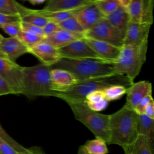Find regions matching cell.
I'll list each match as a JSON object with an SVG mask.
<instances>
[{
    "mask_svg": "<svg viewBox=\"0 0 154 154\" xmlns=\"http://www.w3.org/2000/svg\"><path fill=\"white\" fill-rule=\"evenodd\" d=\"M93 0H49L41 10L40 13H52L70 11L78 9L91 3Z\"/></svg>",
    "mask_w": 154,
    "mask_h": 154,
    "instance_id": "2e32d148",
    "label": "cell"
},
{
    "mask_svg": "<svg viewBox=\"0 0 154 154\" xmlns=\"http://www.w3.org/2000/svg\"><path fill=\"white\" fill-rule=\"evenodd\" d=\"M51 67L68 71L78 82L115 74L114 63L100 59L74 60L61 58Z\"/></svg>",
    "mask_w": 154,
    "mask_h": 154,
    "instance_id": "7a4b0ae2",
    "label": "cell"
},
{
    "mask_svg": "<svg viewBox=\"0 0 154 154\" xmlns=\"http://www.w3.org/2000/svg\"><path fill=\"white\" fill-rule=\"evenodd\" d=\"M0 28L11 37H17L19 32L21 30L20 22L1 25Z\"/></svg>",
    "mask_w": 154,
    "mask_h": 154,
    "instance_id": "d6a6232c",
    "label": "cell"
},
{
    "mask_svg": "<svg viewBox=\"0 0 154 154\" xmlns=\"http://www.w3.org/2000/svg\"><path fill=\"white\" fill-rule=\"evenodd\" d=\"M33 9L28 8L14 0H0V13L19 16L22 17L32 12Z\"/></svg>",
    "mask_w": 154,
    "mask_h": 154,
    "instance_id": "44dd1931",
    "label": "cell"
},
{
    "mask_svg": "<svg viewBox=\"0 0 154 154\" xmlns=\"http://www.w3.org/2000/svg\"><path fill=\"white\" fill-rule=\"evenodd\" d=\"M0 137L2 138L4 141H5L7 143H8L11 146H12L18 153L24 152L26 148L22 146L21 144L18 143L16 141H15L12 137H11L4 129L0 124Z\"/></svg>",
    "mask_w": 154,
    "mask_h": 154,
    "instance_id": "1f68e13d",
    "label": "cell"
},
{
    "mask_svg": "<svg viewBox=\"0 0 154 154\" xmlns=\"http://www.w3.org/2000/svg\"><path fill=\"white\" fill-rule=\"evenodd\" d=\"M50 66L39 63L31 67H22V94L29 99L38 96H53L55 92L51 81Z\"/></svg>",
    "mask_w": 154,
    "mask_h": 154,
    "instance_id": "277c9868",
    "label": "cell"
},
{
    "mask_svg": "<svg viewBox=\"0 0 154 154\" xmlns=\"http://www.w3.org/2000/svg\"><path fill=\"white\" fill-rule=\"evenodd\" d=\"M132 84L126 76L114 74L108 76L77 82L67 89L61 91H55V97L60 98L64 101L85 102L86 96L92 92L103 90L116 85L130 87Z\"/></svg>",
    "mask_w": 154,
    "mask_h": 154,
    "instance_id": "3957f363",
    "label": "cell"
},
{
    "mask_svg": "<svg viewBox=\"0 0 154 154\" xmlns=\"http://www.w3.org/2000/svg\"><path fill=\"white\" fill-rule=\"evenodd\" d=\"M0 56H1V57H4V58H6V57H5V56L4 55V54L1 52V49H0Z\"/></svg>",
    "mask_w": 154,
    "mask_h": 154,
    "instance_id": "f6af8a7d",
    "label": "cell"
},
{
    "mask_svg": "<svg viewBox=\"0 0 154 154\" xmlns=\"http://www.w3.org/2000/svg\"><path fill=\"white\" fill-rule=\"evenodd\" d=\"M129 88L125 85H116L104 89L102 92L105 99L109 102L122 97L124 94H126Z\"/></svg>",
    "mask_w": 154,
    "mask_h": 154,
    "instance_id": "f1b7e54d",
    "label": "cell"
},
{
    "mask_svg": "<svg viewBox=\"0 0 154 154\" xmlns=\"http://www.w3.org/2000/svg\"><path fill=\"white\" fill-rule=\"evenodd\" d=\"M84 37V34L74 33L61 29L51 35L45 37L43 40L58 49Z\"/></svg>",
    "mask_w": 154,
    "mask_h": 154,
    "instance_id": "d6986e66",
    "label": "cell"
},
{
    "mask_svg": "<svg viewBox=\"0 0 154 154\" xmlns=\"http://www.w3.org/2000/svg\"><path fill=\"white\" fill-rule=\"evenodd\" d=\"M148 40L139 45H123L115 63V74L126 76L134 83L146 60Z\"/></svg>",
    "mask_w": 154,
    "mask_h": 154,
    "instance_id": "5b68a950",
    "label": "cell"
},
{
    "mask_svg": "<svg viewBox=\"0 0 154 154\" xmlns=\"http://www.w3.org/2000/svg\"><path fill=\"white\" fill-rule=\"evenodd\" d=\"M61 58L74 60L100 59L87 43L84 38L74 41L67 46L58 49Z\"/></svg>",
    "mask_w": 154,
    "mask_h": 154,
    "instance_id": "30bf717a",
    "label": "cell"
},
{
    "mask_svg": "<svg viewBox=\"0 0 154 154\" xmlns=\"http://www.w3.org/2000/svg\"><path fill=\"white\" fill-rule=\"evenodd\" d=\"M137 130L138 135L145 136L154 144V119L145 114L138 115Z\"/></svg>",
    "mask_w": 154,
    "mask_h": 154,
    "instance_id": "cb8c5ba5",
    "label": "cell"
},
{
    "mask_svg": "<svg viewBox=\"0 0 154 154\" xmlns=\"http://www.w3.org/2000/svg\"><path fill=\"white\" fill-rule=\"evenodd\" d=\"M146 116L147 117L153 119H154V101L153 99L151 100L150 103L147 105L145 110H144V113Z\"/></svg>",
    "mask_w": 154,
    "mask_h": 154,
    "instance_id": "60d3db41",
    "label": "cell"
},
{
    "mask_svg": "<svg viewBox=\"0 0 154 154\" xmlns=\"http://www.w3.org/2000/svg\"><path fill=\"white\" fill-rule=\"evenodd\" d=\"M151 25L130 22L124 38V45H139L148 40Z\"/></svg>",
    "mask_w": 154,
    "mask_h": 154,
    "instance_id": "7c38bea8",
    "label": "cell"
},
{
    "mask_svg": "<svg viewBox=\"0 0 154 154\" xmlns=\"http://www.w3.org/2000/svg\"><path fill=\"white\" fill-rule=\"evenodd\" d=\"M0 49L5 57L10 61L16 63L21 55L28 53V48L17 37L4 38L0 43Z\"/></svg>",
    "mask_w": 154,
    "mask_h": 154,
    "instance_id": "e0dca14e",
    "label": "cell"
},
{
    "mask_svg": "<svg viewBox=\"0 0 154 154\" xmlns=\"http://www.w3.org/2000/svg\"><path fill=\"white\" fill-rule=\"evenodd\" d=\"M125 154H132V153H131V152H126V153H125Z\"/></svg>",
    "mask_w": 154,
    "mask_h": 154,
    "instance_id": "7dc6e473",
    "label": "cell"
},
{
    "mask_svg": "<svg viewBox=\"0 0 154 154\" xmlns=\"http://www.w3.org/2000/svg\"><path fill=\"white\" fill-rule=\"evenodd\" d=\"M28 2L33 5H41V4H43L44 2H45L46 1H45V0H29V1H28Z\"/></svg>",
    "mask_w": 154,
    "mask_h": 154,
    "instance_id": "b9f144b4",
    "label": "cell"
},
{
    "mask_svg": "<svg viewBox=\"0 0 154 154\" xmlns=\"http://www.w3.org/2000/svg\"><path fill=\"white\" fill-rule=\"evenodd\" d=\"M77 154H89V153L85 150V149L84 148V147L82 145L79 147L77 152Z\"/></svg>",
    "mask_w": 154,
    "mask_h": 154,
    "instance_id": "ee69618b",
    "label": "cell"
},
{
    "mask_svg": "<svg viewBox=\"0 0 154 154\" xmlns=\"http://www.w3.org/2000/svg\"><path fill=\"white\" fill-rule=\"evenodd\" d=\"M153 0H131L127 7L130 22L152 25L153 22Z\"/></svg>",
    "mask_w": 154,
    "mask_h": 154,
    "instance_id": "ba28073f",
    "label": "cell"
},
{
    "mask_svg": "<svg viewBox=\"0 0 154 154\" xmlns=\"http://www.w3.org/2000/svg\"><path fill=\"white\" fill-rule=\"evenodd\" d=\"M49 20L33 10L32 12L21 17V22L43 28Z\"/></svg>",
    "mask_w": 154,
    "mask_h": 154,
    "instance_id": "4dcf8cb0",
    "label": "cell"
},
{
    "mask_svg": "<svg viewBox=\"0 0 154 154\" xmlns=\"http://www.w3.org/2000/svg\"><path fill=\"white\" fill-rule=\"evenodd\" d=\"M58 25L61 29L69 32L82 34H84L85 32V31L81 26L75 17H70L58 23Z\"/></svg>",
    "mask_w": 154,
    "mask_h": 154,
    "instance_id": "f546056e",
    "label": "cell"
},
{
    "mask_svg": "<svg viewBox=\"0 0 154 154\" xmlns=\"http://www.w3.org/2000/svg\"><path fill=\"white\" fill-rule=\"evenodd\" d=\"M75 17L85 31L105 18L94 4V0L91 3L81 7Z\"/></svg>",
    "mask_w": 154,
    "mask_h": 154,
    "instance_id": "5bb4252c",
    "label": "cell"
},
{
    "mask_svg": "<svg viewBox=\"0 0 154 154\" xmlns=\"http://www.w3.org/2000/svg\"><path fill=\"white\" fill-rule=\"evenodd\" d=\"M43 32L45 37L51 35L61 29L57 23L49 20L43 28Z\"/></svg>",
    "mask_w": 154,
    "mask_h": 154,
    "instance_id": "e575fe53",
    "label": "cell"
},
{
    "mask_svg": "<svg viewBox=\"0 0 154 154\" xmlns=\"http://www.w3.org/2000/svg\"><path fill=\"white\" fill-rule=\"evenodd\" d=\"M84 103L91 110L99 112L106 108L108 101L104 97L102 90H99L88 94L85 97Z\"/></svg>",
    "mask_w": 154,
    "mask_h": 154,
    "instance_id": "603a6c76",
    "label": "cell"
},
{
    "mask_svg": "<svg viewBox=\"0 0 154 154\" xmlns=\"http://www.w3.org/2000/svg\"><path fill=\"white\" fill-rule=\"evenodd\" d=\"M51 78L54 91L67 89L78 82L70 72L59 69H52Z\"/></svg>",
    "mask_w": 154,
    "mask_h": 154,
    "instance_id": "ac0fdd59",
    "label": "cell"
},
{
    "mask_svg": "<svg viewBox=\"0 0 154 154\" xmlns=\"http://www.w3.org/2000/svg\"><path fill=\"white\" fill-rule=\"evenodd\" d=\"M70 107L75 118L84 125L94 135L108 144L110 138L109 115L89 109L84 102L65 101Z\"/></svg>",
    "mask_w": 154,
    "mask_h": 154,
    "instance_id": "8992f818",
    "label": "cell"
},
{
    "mask_svg": "<svg viewBox=\"0 0 154 154\" xmlns=\"http://www.w3.org/2000/svg\"><path fill=\"white\" fill-rule=\"evenodd\" d=\"M94 3L104 17L109 15L120 5V0H94Z\"/></svg>",
    "mask_w": 154,
    "mask_h": 154,
    "instance_id": "4316f807",
    "label": "cell"
},
{
    "mask_svg": "<svg viewBox=\"0 0 154 154\" xmlns=\"http://www.w3.org/2000/svg\"><path fill=\"white\" fill-rule=\"evenodd\" d=\"M43 36L28 31L20 30L17 38L28 48V50L44 39Z\"/></svg>",
    "mask_w": 154,
    "mask_h": 154,
    "instance_id": "83f0119b",
    "label": "cell"
},
{
    "mask_svg": "<svg viewBox=\"0 0 154 154\" xmlns=\"http://www.w3.org/2000/svg\"><path fill=\"white\" fill-rule=\"evenodd\" d=\"M105 18L111 26L125 36L128 26L130 22L127 8L120 5L117 9Z\"/></svg>",
    "mask_w": 154,
    "mask_h": 154,
    "instance_id": "ffe728a7",
    "label": "cell"
},
{
    "mask_svg": "<svg viewBox=\"0 0 154 154\" xmlns=\"http://www.w3.org/2000/svg\"><path fill=\"white\" fill-rule=\"evenodd\" d=\"M21 22V17L19 16L8 15L0 13V26L4 25L19 23Z\"/></svg>",
    "mask_w": 154,
    "mask_h": 154,
    "instance_id": "836d02e7",
    "label": "cell"
},
{
    "mask_svg": "<svg viewBox=\"0 0 154 154\" xmlns=\"http://www.w3.org/2000/svg\"><path fill=\"white\" fill-rule=\"evenodd\" d=\"M84 37L105 42L119 48H122L124 45L125 35L111 26L105 18L102 19L86 31Z\"/></svg>",
    "mask_w": 154,
    "mask_h": 154,
    "instance_id": "52a82bcc",
    "label": "cell"
},
{
    "mask_svg": "<svg viewBox=\"0 0 154 154\" xmlns=\"http://www.w3.org/2000/svg\"><path fill=\"white\" fill-rule=\"evenodd\" d=\"M153 99V97L152 96V94L147 95L145 96L144 98H143L139 103L137 104V105L135 106L134 111L138 115L144 114V110L147 106V105L150 103L151 100Z\"/></svg>",
    "mask_w": 154,
    "mask_h": 154,
    "instance_id": "d590c367",
    "label": "cell"
},
{
    "mask_svg": "<svg viewBox=\"0 0 154 154\" xmlns=\"http://www.w3.org/2000/svg\"><path fill=\"white\" fill-rule=\"evenodd\" d=\"M125 106L134 110L139 102L145 96L152 94V84L147 81L134 82L128 89Z\"/></svg>",
    "mask_w": 154,
    "mask_h": 154,
    "instance_id": "4fadbf2b",
    "label": "cell"
},
{
    "mask_svg": "<svg viewBox=\"0 0 154 154\" xmlns=\"http://www.w3.org/2000/svg\"><path fill=\"white\" fill-rule=\"evenodd\" d=\"M81 8L78 9L73 10H70V11L52 12V13H40L37 10H35V11L39 14L48 19L49 20L53 21L58 23L69 18L75 17Z\"/></svg>",
    "mask_w": 154,
    "mask_h": 154,
    "instance_id": "484cf974",
    "label": "cell"
},
{
    "mask_svg": "<svg viewBox=\"0 0 154 154\" xmlns=\"http://www.w3.org/2000/svg\"><path fill=\"white\" fill-rule=\"evenodd\" d=\"M19 154H46L40 147L33 146L30 148H26V150Z\"/></svg>",
    "mask_w": 154,
    "mask_h": 154,
    "instance_id": "ab89813d",
    "label": "cell"
},
{
    "mask_svg": "<svg viewBox=\"0 0 154 154\" xmlns=\"http://www.w3.org/2000/svg\"><path fill=\"white\" fill-rule=\"evenodd\" d=\"M131 0H120V4L121 6L127 8L128 7Z\"/></svg>",
    "mask_w": 154,
    "mask_h": 154,
    "instance_id": "7bdbcfd3",
    "label": "cell"
},
{
    "mask_svg": "<svg viewBox=\"0 0 154 154\" xmlns=\"http://www.w3.org/2000/svg\"><path fill=\"white\" fill-rule=\"evenodd\" d=\"M138 115L125 106L109 115L110 138L108 144H116L123 149L135 143L138 135L137 130Z\"/></svg>",
    "mask_w": 154,
    "mask_h": 154,
    "instance_id": "6da1fadb",
    "label": "cell"
},
{
    "mask_svg": "<svg viewBox=\"0 0 154 154\" xmlns=\"http://www.w3.org/2000/svg\"><path fill=\"white\" fill-rule=\"evenodd\" d=\"M12 146L0 137V154H19Z\"/></svg>",
    "mask_w": 154,
    "mask_h": 154,
    "instance_id": "74e56055",
    "label": "cell"
},
{
    "mask_svg": "<svg viewBox=\"0 0 154 154\" xmlns=\"http://www.w3.org/2000/svg\"><path fill=\"white\" fill-rule=\"evenodd\" d=\"M106 144L103 140L95 138L87 140L82 146L89 154H107L108 149Z\"/></svg>",
    "mask_w": 154,
    "mask_h": 154,
    "instance_id": "d4e9b609",
    "label": "cell"
},
{
    "mask_svg": "<svg viewBox=\"0 0 154 154\" xmlns=\"http://www.w3.org/2000/svg\"><path fill=\"white\" fill-rule=\"evenodd\" d=\"M28 53L37 57L41 63L50 66L54 65L61 58L58 49L44 40L31 48Z\"/></svg>",
    "mask_w": 154,
    "mask_h": 154,
    "instance_id": "8fae6325",
    "label": "cell"
},
{
    "mask_svg": "<svg viewBox=\"0 0 154 154\" xmlns=\"http://www.w3.org/2000/svg\"><path fill=\"white\" fill-rule=\"evenodd\" d=\"M20 28H21V29L23 31L30 32L34 33V34L45 37L43 32V29L41 27H39L30 23L20 22Z\"/></svg>",
    "mask_w": 154,
    "mask_h": 154,
    "instance_id": "8d00e7d4",
    "label": "cell"
},
{
    "mask_svg": "<svg viewBox=\"0 0 154 154\" xmlns=\"http://www.w3.org/2000/svg\"><path fill=\"white\" fill-rule=\"evenodd\" d=\"M4 38V37L0 34V43H1V42L3 40V39Z\"/></svg>",
    "mask_w": 154,
    "mask_h": 154,
    "instance_id": "bcb514c9",
    "label": "cell"
},
{
    "mask_svg": "<svg viewBox=\"0 0 154 154\" xmlns=\"http://www.w3.org/2000/svg\"><path fill=\"white\" fill-rule=\"evenodd\" d=\"M0 76L8 83L15 94H22L23 80L22 66L0 56Z\"/></svg>",
    "mask_w": 154,
    "mask_h": 154,
    "instance_id": "9c48e42d",
    "label": "cell"
},
{
    "mask_svg": "<svg viewBox=\"0 0 154 154\" xmlns=\"http://www.w3.org/2000/svg\"><path fill=\"white\" fill-rule=\"evenodd\" d=\"M9 94H14V93L8 83L0 76V96Z\"/></svg>",
    "mask_w": 154,
    "mask_h": 154,
    "instance_id": "f35d334b",
    "label": "cell"
},
{
    "mask_svg": "<svg viewBox=\"0 0 154 154\" xmlns=\"http://www.w3.org/2000/svg\"><path fill=\"white\" fill-rule=\"evenodd\" d=\"M153 146L154 144L145 136L138 135L133 145L124 149V152H131L132 154H153Z\"/></svg>",
    "mask_w": 154,
    "mask_h": 154,
    "instance_id": "7402d4cb",
    "label": "cell"
},
{
    "mask_svg": "<svg viewBox=\"0 0 154 154\" xmlns=\"http://www.w3.org/2000/svg\"><path fill=\"white\" fill-rule=\"evenodd\" d=\"M84 39L101 60L111 63L116 62L120 54L121 48L91 38L84 37Z\"/></svg>",
    "mask_w": 154,
    "mask_h": 154,
    "instance_id": "9a60e30c",
    "label": "cell"
}]
</instances>
